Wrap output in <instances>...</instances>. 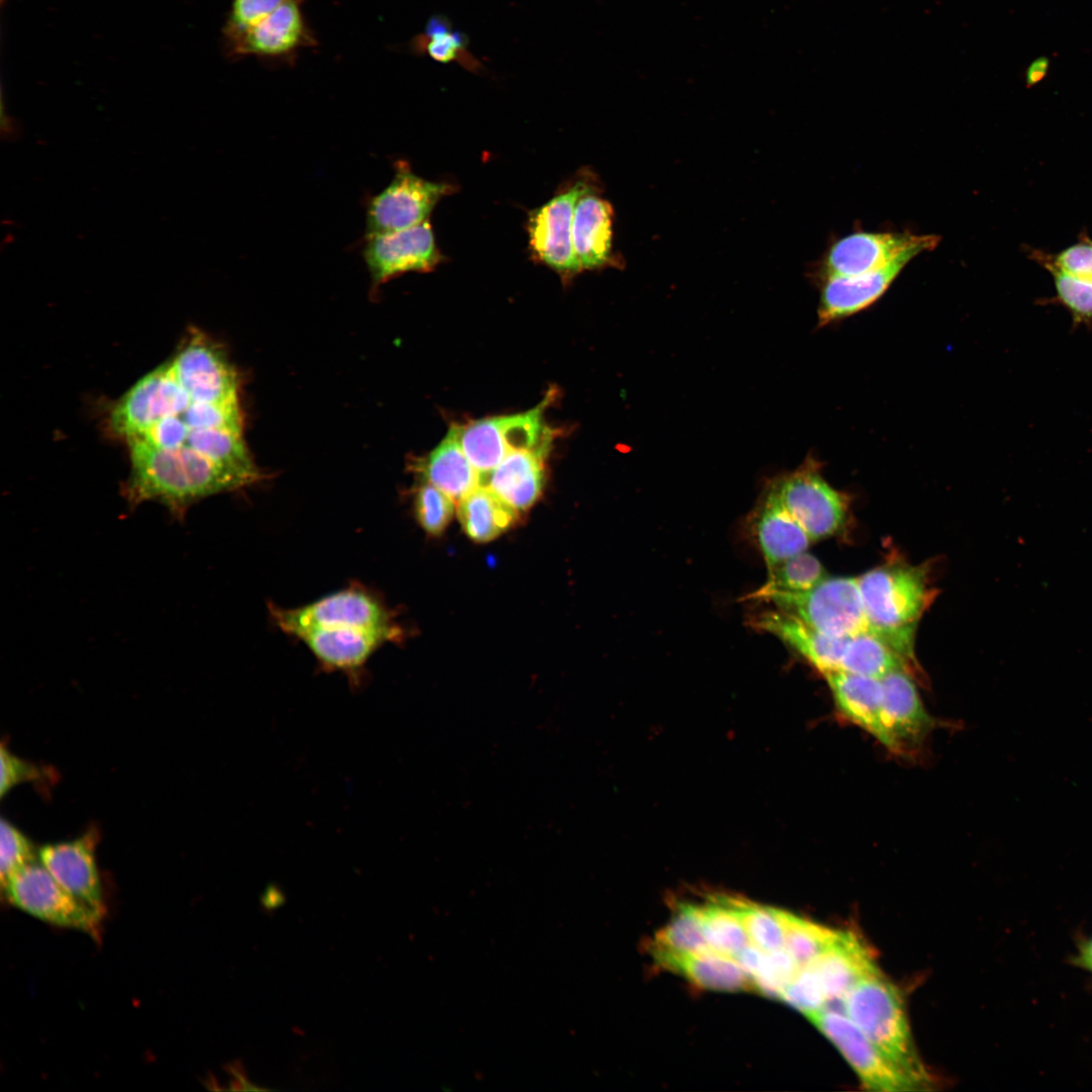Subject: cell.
<instances>
[{
    "label": "cell",
    "mask_w": 1092,
    "mask_h": 1092,
    "mask_svg": "<svg viewBox=\"0 0 1092 1092\" xmlns=\"http://www.w3.org/2000/svg\"><path fill=\"white\" fill-rule=\"evenodd\" d=\"M179 417L190 430L222 429L242 433V416L238 400L230 402L191 401Z\"/></svg>",
    "instance_id": "obj_40"
},
{
    "label": "cell",
    "mask_w": 1092,
    "mask_h": 1092,
    "mask_svg": "<svg viewBox=\"0 0 1092 1092\" xmlns=\"http://www.w3.org/2000/svg\"><path fill=\"white\" fill-rule=\"evenodd\" d=\"M548 449L549 446H541L512 451L481 477V484L517 513L528 510L541 494Z\"/></svg>",
    "instance_id": "obj_23"
},
{
    "label": "cell",
    "mask_w": 1092,
    "mask_h": 1092,
    "mask_svg": "<svg viewBox=\"0 0 1092 1092\" xmlns=\"http://www.w3.org/2000/svg\"><path fill=\"white\" fill-rule=\"evenodd\" d=\"M416 470L423 482L436 486L454 500H460L481 484V476L462 450L454 426Z\"/></svg>",
    "instance_id": "obj_25"
},
{
    "label": "cell",
    "mask_w": 1092,
    "mask_h": 1092,
    "mask_svg": "<svg viewBox=\"0 0 1092 1092\" xmlns=\"http://www.w3.org/2000/svg\"><path fill=\"white\" fill-rule=\"evenodd\" d=\"M163 364L146 374L118 400L110 414V428L126 441L146 432L156 421V391Z\"/></svg>",
    "instance_id": "obj_29"
},
{
    "label": "cell",
    "mask_w": 1092,
    "mask_h": 1092,
    "mask_svg": "<svg viewBox=\"0 0 1092 1092\" xmlns=\"http://www.w3.org/2000/svg\"><path fill=\"white\" fill-rule=\"evenodd\" d=\"M767 485L812 541L835 534L844 523L845 496L810 466L777 477Z\"/></svg>",
    "instance_id": "obj_8"
},
{
    "label": "cell",
    "mask_w": 1092,
    "mask_h": 1092,
    "mask_svg": "<svg viewBox=\"0 0 1092 1092\" xmlns=\"http://www.w3.org/2000/svg\"><path fill=\"white\" fill-rule=\"evenodd\" d=\"M760 602L769 603L831 637L845 639L870 631L857 577L826 576L807 592L774 594Z\"/></svg>",
    "instance_id": "obj_4"
},
{
    "label": "cell",
    "mask_w": 1092,
    "mask_h": 1092,
    "mask_svg": "<svg viewBox=\"0 0 1092 1092\" xmlns=\"http://www.w3.org/2000/svg\"><path fill=\"white\" fill-rule=\"evenodd\" d=\"M1 889L10 904L44 922L99 935L104 913L67 892L40 861L27 863Z\"/></svg>",
    "instance_id": "obj_5"
},
{
    "label": "cell",
    "mask_w": 1092,
    "mask_h": 1092,
    "mask_svg": "<svg viewBox=\"0 0 1092 1092\" xmlns=\"http://www.w3.org/2000/svg\"><path fill=\"white\" fill-rule=\"evenodd\" d=\"M928 235L854 233L835 242L824 261L826 278L854 276L882 268Z\"/></svg>",
    "instance_id": "obj_17"
},
{
    "label": "cell",
    "mask_w": 1092,
    "mask_h": 1092,
    "mask_svg": "<svg viewBox=\"0 0 1092 1092\" xmlns=\"http://www.w3.org/2000/svg\"><path fill=\"white\" fill-rule=\"evenodd\" d=\"M826 577L825 570L814 555L804 551L791 556L767 569V579L762 586L745 597L760 601L774 594L804 593Z\"/></svg>",
    "instance_id": "obj_33"
},
{
    "label": "cell",
    "mask_w": 1092,
    "mask_h": 1092,
    "mask_svg": "<svg viewBox=\"0 0 1092 1092\" xmlns=\"http://www.w3.org/2000/svg\"><path fill=\"white\" fill-rule=\"evenodd\" d=\"M98 833L94 828L65 842L49 843L37 850L38 860L71 895L104 913L102 888L96 864Z\"/></svg>",
    "instance_id": "obj_15"
},
{
    "label": "cell",
    "mask_w": 1092,
    "mask_h": 1092,
    "mask_svg": "<svg viewBox=\"0 0 1092 1092\" xmlns=\"http://www.w3.org/2000/svg\"><path fill=\"white\" fill-rule=\"evenodd\" d=\"M613 217L612 205L590 186L577 199L572 219V248L580 271L601 268L611 260Z\"/></svg>",
    "instance_id": "obj_24"
},
{
    "label": "cell",
    "mask_w": 1092,
    "mask_h": 1092,
    "mask_svg": "<svg viewBox=\"0 0 1092 1092\" xmlns=\"http://www.w3.org/2000/svg\"><path fill=\"white\" fill-rule=\"evenodd\" d=\"M187 446L242 478L249 485L260 478L242 433L222 429L189 430ZM182 447V446H181Z\"/></svg>",
    "instance_id": "obj_28"
},
{
    "label": "cell",
    "mask_w": 1092,
    "mask_h": 1092,
    "mask_svg": "<svg viewBox=\"0 0 1092 1092\" xmlns=\"http://www.w3.org/2000/svg\"><path fill=\"white\" fill-rule=\"evenodd\" d=\"M294 637L301 640L327 670H338L350 677L361 672L369 657L383 644L397 636L358 628H312Z\"/></svg>",
    "instance_id": "obj_19"
},
{
    "label": "cell",
    "mask_w": 1092,
    "mask_h": 1092,
    "mask_svg": "<svg viewBox=\"0 0 1092 1092\" xmlns=\"http://www.w3.org/2000/svg\"><path fill=\"white\" fill-rule=\"evenodd\" d=\"M705 938L711 950L735 958L750 944L732 897H711L698 905Z\"/></svg>",
    "instance_id": "obj_31"
},
{
    "label": "cell",
    "mask_w": 1092,
    "mask_h": 1092,
    "mask_svg": "<svg viewBox=\"0 0 1092 1092\" xmlns=\"http://www.w3.org/2000/svg\"><path fill=\"white\" fill-rule=\"evenodd\" d=\"M270 614L276 626L292 636L312 628H358L383 631L398 638L401 635L380 599L356 585L297 608L271 606Z\"/></svg>",
    "instance_id": "obj_3"
},
{
    "label": "cell",
    "mask_w": 1092,
    "mask_h": 1092,
    "mask_svg": "<svg viewBox=\"0 0 1092 1092\" xmlns=\"http://www.w3.org/2000/svg\"><path fill=\"white\" fill-rule=\"evenodd\" d=\"M589 186L576 180L528 214L526 228L534 259L561 275L580 272L572 248V219L577 199Z\"/></svg>",
    "instance_id": "obj_12"
},
{
    "label": "cell",
    "mask_w": 1092,
    "mask_h": 1092,
    "mask_svg": "<svg viewBox=\"0 0 1092 1092\" xmlns=\"http://www.w3.org/2000/svg\"><path fill=\"white\" fill-rule=\"evenodd\" d=\"M752 628L772 634L823 675L841 669L847 638L828 636L792 614L775 607L750 615Z\"/></svg>",
    "instance_id": "obj_18"
},
{
    "label": "cell",
    "mask_w": 1092,
    "mask_h": 1092,
    "mask_svg": "<svg viewBox=\"0 0 1092 1092\" xmlns=\"http://www.w3.org/2000/svg\"><path fill=\"white\" fill-rule=\"evenodd\" d=\"M31 840L5 818L0 823V880L3 888L8 880L27 863L35 860Z\"/></svg>",
    "instance_id": "obj_41"
},
{
    "label": "cell",
    "mask_w": 1092,
    "mask_h": 1092,
    "mask_svg": "<svg viewBox=\"0 0 1092 1092\" xmlns=\"http://www.w3.org/2000/svg\"><path fill=\"white\" fill-rule=\"evenodd\" d=\"M799 970V966L785 948L764 951L758 967L751 975L754 989L763 995L781 999Z\"/></svg>",
    "instance_id": "obj_39"
},
{
    "label": "cell",
    "mask_w": 1092,
    "mask_h": 1092,
    "mask_svg": "<svg viewBox=\"0 0 1092 1092\" xmlns=\"http://www.w3.org/2000/svg\"><path fill=\"white\" fill-rule=\"evenodd\" d=\"M747 528L767 569L806 551L812 542L768 485L747 517Z\"/></svg>",
    "instance_id": "obj_21"
},
{
    "label": "cell",
    "mask_w": 1092,
    "mask_h": 1092,
    "mask_svg": "<svg viewBox=\"0 0 1092 1092\" xmlns=\"http://www.w3.org/2000/svg\"><path fill=\"white\" fill-rule=\"evenodd\" d=\"M857 581L870 631L884 640L912 673L917 665L916 627L934 595L926 570L888 563L869 570Z\"/></svg>",
    "instance_id": "obj_1"
},
{
    "label": "cell",
    "mask_w": 1092,
    "mask_h": 1092,
    "mask_svg": "<svg viewBox=\"0 0 1092 1092\" xmlns=\"http://www.w3.org/2000/svg\"><path fill=\"white\" fill-rule=\"evenodd\" d=\"M650 947L658 964L670 958L713 951L704 935L698 905L679 904Z\"/></svg>",
    "instance_id": "obj_30"
},
{
    "label": "cell",
    "mask_w": 1092,
    "mask_h": 1092,
    "mask_svg": "<svg viewBox=\"0 0 1092 1092\" xmlns=\"http://www.w3.org/2000/svg\"><path fill=\"white\" fill-rule=\"evenodd\" d=\"M884 693V716L893 742V752L907 755L923 743L934 720L925 709L913 676L896 669L881 678Z\"/></svg>",
    "instance_id": "obj_16"
},
{
    "label": "cell",
    "mask_w": 1092,
    "mask_h": 1092,
    "mask_svg": "<svg viewBox=\"0 0 1092 1092\" xmlns=\"http://www.w3.org/2000/svg\"><path fill=\"white\" fill-rule=\"evenodd\" d=\"M261 903L267 910H273L284 903V897L278 890L268 889L262 897Z\"/></svg>",
    "instance_id": "obj_48"
},
{
    "label": "cell",
    "mask_w": 1092,
    "mask_h": 1092,
    "mask_svg": "<svg viewBox=\"0 0 1092 1092\" xmlns=\"http://www.w3.org/2000/svg\"><path fill=\"white\" fill-rule=\"evenodd\" d=\"M1048 258L1060 269L1077 278L1092 282V240L1080 234L1077 243Z\"/></svg>",
    "instance_id": "obj_43"
},
{
    "label": "cell",
    "mask_w": 1092,
    "mask_h": 1092,
    "mask_svg": "<svg viewBox=\"0 0 1092 1092\" xmlns=\"http://www.w3.org/2000/svg\"><path fill=\"white\" fill-rule=\"evenodd\" d=\"M1028 256L1051 274L1055 287L1053 299L1068 310L1073 323L1091 325L1092 282L1063 271L1048 258L1044 251L1030 249Z\"/></svg>",
    "instance_id": "obj_35"
},
{
    "label": "cell",
    "mask_w": 1092,
    "mask_h": 1092,
    "mask_svg": "<svg viewBox=\"0 0 1092 1092\" xmlns=\"http://www.w3.org/2000/svg\"><path fill=\"white\" fill-rule=\"evenodd\" d=\"M841 1002L845 1015L921 1089L931 1084L915 1050L901 995L880 970L859 980Z\"/></svg>",
    "instance_id": "obj_2"
},
{
    "label": "cell",
    "mask_w": 1092,
    "mask_h": 1092,
    "mask_svg": "<svg viewBox=\"0 0 1092 1092\" xmlns=\"http://www.w3.org/2000/svg\"><path fill=\"white\" fill-rule=\"evenodd\" d=\"M809 966L829 1002L842 1000L863 977L878 971L869 948L852 931L837 930L830 945Z\"/></svg>",
    "instance_id": "obj_22"
},
{
    "label": "cell",
    "mask_w": 1092,
    "mask_h": 1092,
    "mask_svg": "<svg viewBox=\"0 0 1092 1092\" xmlns=\"http://www.w3.org/2000/svg\"><path fill=\"white\" fill-rule=\"evenodd\" d=\"M545 403L518 415L454 426L462 450L481 477L512 451L550 445V431L542 418Z\"/></svg>",
    "instance_id": "obj_7"
},
{
    "label": "cell",
    "mask_w": 1092,
    "mask_h": 1092,
    "mask_svg": "<svg viewBox=\"0 0 1092 1092\" xmlns=\"http://www.w3.org/2000/svg\"><path fill=\"white\" fill-rule=\"evenodd\" d=\"M781 999L807 1017L824 1010L828 1003L815 973L809 966L800 968Z\"/></svg>",
    "instance_id": "obj_42"
},
{
    "label": "cell",
    "mask_w": 1092,
    "mask_h": 1092,
    "mask_svg": "<svg viewBox=\"0 0 1092 1092\" xmlns=\"http://www.w3.org/2000/svg\"><path fill=\"white\" fill-rule=\"evenodd\" d=\"M837 930L827 928L786 911L784 948L799 968L815 961L832 942Z\"/></svg>",
    "instance_id": "obj_37"
},
{
    "label": "cell",
    "mask_w": 1092,
    "mask_h": 1092,
    "mask_svg": "<svg viewBox=\"0 0 1092 1092\" xmlns=\"http://www.w3.org/2000/svg\"><path fill=\"white\" fill-rule=\"evenodd\" d=\"M189 430L179 415L168 416L160 419L141 436L131 440H140L157 448L172 450L183 446Z\"/></svg>",
    "instance_id": "obj_46"
},
{
    "label": "cell",
    "mask_w": 1092,
    "mask_h": 1092,
    "mask_svg": "<svg viewBox=\"0 0 1092 1092\" xmlns=\"http://www.w3.org/2000/svg\"><path fill=\"white\" fill-rule=\"evenodd\" d=\"M938 242L939 237L928 235L924 241L908 248L882 268L854 276L826 278L819 305L820 322L827 324L873 304L913 258L934 249Z\"/></svg>",
    "instance_id": "obj_14"
},
{
    "label": "cell",
    "mask_w": 1092,
    "mask_h": 1092,
    "mask_svg": "<svg viewBox=\"0 0 1092 1092\" xmlns=\"http://www.w3.org/2000/svg\"><path fill=\"white\" fill-rule=\"evenodd\" d=\"M896 669L910 672L902 658L871 631L847 638L840 670L881 679Z\"/></svg>",
    "instance_id": "obj_32"
},
{
    "label": "cell",
    "mask_w": 1092,
    "mask_h": 1092,
    "mask_svg": "<svg viewBox=\"0 0 1092 1092\" xmlns=\"http://www.w3.org/2000/svg\"><path fill=\"white\" fill-rule=\"evenodd\" d=\"M284 0H232L223 34L247 28L278 8Z\"/></svg>",
    "instance_id": "obj_45"
},
{
    "label": "cell",
    "mask_w": 1092,
    "mask_h": 1092,
    "mask_svg": "<svg viewBox=\"0 0 1092 1092\" xmlns=\"http://www.w3.org/2000/svg\"><path fill=\"white\" fill-rule=\"evenodd\" d=\"M824 677L841 717L893 752V742L885 723L881 679L843 670L827 673Z\"/></svg>",
    "instance_id": "obj_20"
},
{
    "label": "cell",
    "mask_w": 1092,
    "mask_h": 1092,
    "mask_svg": "<svg viewBox=\"0 0 1092 1092\" xmlns=\"http://www.w3.org/2000/svg\"><path fill=\"white\" fill-rule=\"evenodd\" d=\"M698 987L715 991L755 990L751 977L735 958L715 951L670 958L659 963Z\"/></svg>",
    "instance_id": "obj_26"
},
{
    "label": "cell",
    "mask_w": 1092,
    "mask_h": 1092,
    "mask_svg": "<svg viewBox=\"0 0 1092 1092\" xmlns=\"http://www.w3.org/2000/svg\"><path fill=\"white\" fill-rule=\"evenodd\" d=\"M452 191V185L424 179L406 161H395L391 181L365 199L364 237L401 231L427 220L439 200Z\"/></svg>",
    "instance_id": "obj_6"
},
{
    "label": "cell",
    "mask_w": 1092,
    "mask_h": 1092,
    "mask_svg": "<svg viewBox=\"0 0 1092 1092\" xmlns=\"http://www.w3.org/2000/svg\"><path fill=\"white\" fill-rule=\"evenodd\" d=\"M0 796L3 798L15 786L40 780L42 769L34 763L24 760L13 754L2 743L0 748Z\"/></svg>",
    "instance_id": "obj_44"
},
{
    "label": "cell",
    "mask_w": 1092,
    "mask_h": 1092,
    "mask_svg": "<svg viewBox=\"0 0 1092 1092\" xmlns=\"http://www.w3.org/2000/svg\"><path fill=\"white\" fill-rule=\"evenodd\" d=\"M412 49L439 63H456L471 72H479L482 65L469 52L464 35L453 30L444 16H433L425 30L412 41Z\"/></svg>",
    "instance_id": "obj_34"
},
{
    "label": "cell",
    "mask_w": 1092,
    "mask_h": 1092,
    "mask_svg": "<svg viewBox=\"0 0 1092 1092\" xmlns=\"http://www.w3.org/2000/svg\"><path fill=\"white\" fill-rule=\"evenodd\" d=\"M169 366L192 401L237 400V373L224 352L203 334L193 333Z\"/></svg>",
    "instance_id": "obj_13"
},
{
    "label": "cell",
    "mask_w": 1092,
    "mask_h": 1092,
    "mask_svg": "<svg viewBox=\"0 0 1092 1092\" xmlns=\"http://www.w3.org/2000/svg\"><path fill=\"white\" fill-rule=\"evenodd\" d=\"M458 518L474 542H489L506 532L518 513L487 486L480 484L459 500Z\"/></svg>",
    "instance_id": "obj_27"
},
{
    "label": "cell",
    "mask_w": 1092,
    "mask_h": 1092,
    "mask_svg": "<svg viewBox=\"0 0 1092 1092\" xmlns=\"http://www.w3.org/2000/svg\"><path fill=\"white\" fill-rule=\"evenodd\" d=\"M736 911L752 945L765 952L784 948L786 911L733 898Z\"/></svg>",
    "instance_id": "obj_36"
},
{
    "label": "cell",
    "mask_w": 1092,
    "mask_h": 1092,
    "mask_svg": "<svg viewBox=\"0 0 1092 1092\" xmlns=\"http://www.w3.org/2000/svg\"><path fill=\"white\" fill-rule=\"evenodd\" d=\"M454 502L441 489L423 482L414 498V513L419 525L431 536L441 535L453 518Z\"/></svg>",
    "instance_id": "obj_38"
},
{
    "label": "cell",
    "mask_w": 1092,
    "mask_h": 1092,
    "mask_svg": "<svg viewBox=\"0 0 1092 1092\" xmlns=\"http://www.w3.org/2000/svg\"><path fill=\"white\" fill-rule=\"evenodd\" d=\"M304 0H284L268 16L242 30L223 34L229 57L290 61L316 44L302 12Z\"/></svg>",
    "instance_id": "obj_10"
},
{
    "label": "cell",
    "mask_w": 1092,
    "mask_h": 1092,
    "mask_svg": "<svg viewBox=\"0 0 1092 1092\" xmlns=\"http://www.w3.org/2000/svg\"><path fill=\"white\" fill-rule=\"evenodd\" d=\"M361 255L373 288L407 272H428L444 259L429 219L408 229L363 237Z\"/></svg>",
    "instance_id": "obj_11"
},
{
    "label": "cell",
    "mask_w": 1092,
    "mask_h": 1092,
    "mask_svg": "<svg viewBox=\"0 0 1092 1092\" xmlns=\"http://www.w3.org/2000/svg\"><path fill=\"white\" fill-rule=\"evenodd\" d=\"M808 1019L838 1049L868 1089L877 1091L921 1089L847 1016L824 1009L809 1015Z\"/></svg>",
    "instance_id": "obj_9"
},
{
    "label": "cell",
    "mask_w": 1092,
    "mask_h": 1092,
    "mask_svg": "<svg viewBox=\"0 0 1092 1092\" xmlns=\"http://www.w3.org/2000/svg\"><path fill=\"white\" fill-rule=\"evenodd\" d=\"M1050 67V60L1046 57H1039L1033 60L1027 67L1025 73V81L1027 87H1032L1042 81L1048 74Z\"/></svg>",
    "instance_id": "obj_47"
}]
</instances>
